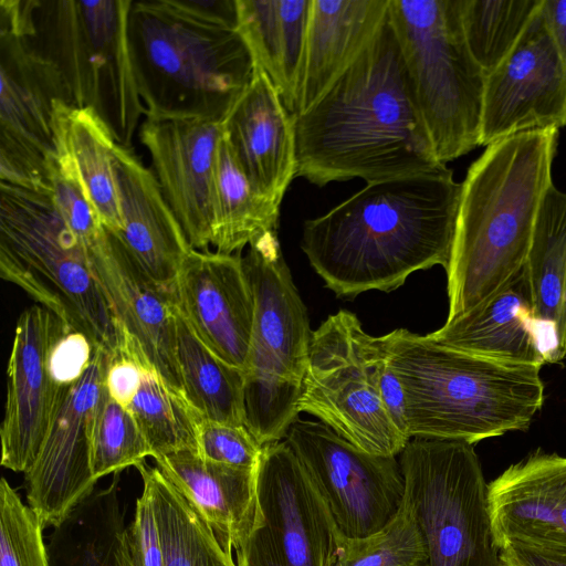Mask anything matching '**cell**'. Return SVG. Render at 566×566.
<instances>
[{
	"instance_id": "6da1fadb",
	"label": "cell",
	"mask_w": 566,
	"mask_h": 566,
	"mask_svg": "<svg viewBox=\"0 0 566 566\" xmlns=\"http://www.w3.org/2000/svg\"><path fill=\"white\" fill-rule=\"evenodd\" d=\"M292 119L296 177L318 187L446 166L422 118L389 8L353 64Z\"/></svg>"
},
{
	"instance_id": "7a4b0ae2",
	"label": "cell",
	"mask_w": 566,
	"mask_h": 566,
	"mask_svg": "<svg viewBox=\"0 0 566 566\" xmlns=\"http://www.w3.org/2000/svg\"><path fill=\"white\" fill-rule=\"evenodd\" d=\"M461 188L447 166L367 182L306 220L301 248L338 297L391 292L413 272L447 269Z\"/></svg>"
},
{
	"instance_id": "3957f363",
	"label": "cell",
	"mask_w": 566,
	"mask_h": 566,
	"mask_svg": "<svg viewBox=\"0 0 566 566\" xmlns=\"http://www.w3.org/2000/svg\"><path fill=\"white\" fill-rule=\"evenodd\" d=\"M558 132L503 138L469 167L446 269V322L493 297L523 272L542 200L553 184Z\"/></svg>"
},
{
	"instance_id": "277c9868",
	"label": "cell",
	"mask_w": 566,
	"mask_h": 566,
	"mask_svg": "<svg viewBox=\"0 0 566 566\" xmlns=\"http://www.w3.org/2000/svg\"><path fill=\"white\" fill-rule=\"evenodd\" d=\"M380 337L402 386L410 439L474 444L526 430L542 409V366L474 356L406 328Z\"/></svg>"
},
{
	"instance_id": "5b68a950",
	"label": "cell",
	"mask_w": 566,
	"mask_h": 566,
	"mask_svg": "<svg viewBox=\"0 0 566 566\" xmlns=\"http://www.w3.org/2000/svg\"><path fill=\"white\" fill-rule=\"evenodd\" d=\"M129 54L146 118L221 123L254 74L237 28L186 8L180 0H134Z\"/></svg>"
},
{
	"instance_id": "8992f818",
	"label": "cell",
	"mask_w": 566,
	"mask_h": 566,
	"mask_svg": "<svg viewBox=\"0 0 566 566\" xmlns=\"http://www.w3.org/2000/svg\"><path fill=\"white\" fill-rule=\"evenodd\" d=\"M0 275L83 333L111 357L124 347L120 324L98 283L85 244L50 192L0 182Z\"/></svg>"
},
{
	"instance_id": "52a82bcc",
	"label": "cell",
	"mask_w": 566,
	"mask_h": 566,
	"mask_svg": "<svg viewBox=\"0 0 566 566\" xmlns=\"http://www.w3.org/2000/svg\"><path fill=\"white\" fill-rule=\"evenodd\" d=\"M242 263L255 303L244 368L245 426L263 447L282 441L298 418L313 332L277 231L251 241Z\"/></svg>"
},
{
	"instance_id": "ba28073f",
	"label": "cell",
	"mask_w": 566,
	"mask_h": 566,
	"mask_svg": "<svg viewBox=\"0 0 566 566\" xmlns=\"http://www.w3.org/2000/svg\"><path fill=\"white\" fill-rule=\"evenodd\" d=\"M130 7V0H34L29 34L60 72L73 106L93 109L126 148L144 113L128 48Z\"/></svg>"
},
{
	"instance_id": "9c48e42d",
	"label": "cell",
	"mask_w": 566,
	"mask_h": 566,
	"mask_svg": "<svg viewBox=\"0 0 566 566\" xmlns=\"http://www.w3.org/2000/svg\"><path fill=\"white\" fill-rule=\"evenodd\" d=\"M416 98L446 165L480 146L485 73L462 30L459 0H390Z\"/></svg>"
},
{
	"instance_id": "30bf717a",
	"label": "cell",
	"mask_w": 566,
	"mask_h": 566,
	"mask_svg": "<svg viewBox=\"0 0 566 566\" xmlns=\"http://www.w3.org/2000/svg\"><path fill=\"white\" fill-rule=\"evenodd\" d=\"M405 499L424 543V566H502L473 444L412 438L400 453Z\"/></svg>"
},
{
	"instance_id": "8fae6325",
	"label": "cell",
	"mask_w": 566,
	"mask_h": 566,
	"mask_svg": "<svg viewBox=\"0 0 566 566\" xmlns=\"http://www.w3.org/2000/svg\"><path fill=\"white\" fill-rule=\"evenodd\" d=\"M387 364L381 337L367 334L346 310L329 315L312 333L306 373L297 403L359 449L400 454L410 439L389 416L380 394Z\"/></svg>"
},
{
	"instance_id": "7c38bea8",
	"label": "cell",
	"mask_w": 566,
	"mask_h": 566,
	"mask_svg": "<svg viewBox=\"0 0 566 566\" xmlns=\"http://www.w3.org/2000/svg\"><path fill=\"white\" fill-rule=\"evenodd\" d=\"M339 532L303 464L284 441L262 447L254 514L237 566H335Z\"/></svg>"
},
{
	"instance_id": "4fadbf2b",
	"label": "cell",
	"mask_w": 566,
	"mask_h": 566,
	"mask_svg": "<svg viewBox=\"0 0 566 566\" xmlns=\"http://www.w3.org/2000/svg\"><path fill=\"white\" fill-rule=\"evenodd\" d=\"M0 179L17 187L51 192L57 163L54 107L73 106L53 63L29 34L0 25Z\"/></svg>"
},
{
	"instance_id": "5bb4252c",
	"label": "cell",
	"mask_w": 566,
	"mask_h": 566,
	"mask_svg": "<svg viewBox=\"0 0 566 566\" xmlns=\"http://www.w3.org/2000/svg\"><path fill=\"white\" fill-rule=\"evenodd\" d=\"M285 441L324 499L340 535H370L401 507L406 488L396 457L366 452L321 421L300 418Z\"/></svg>"
},
{
	"instance_id": "9a60e30c",
	"label": "cell",
	"mask_w": 566,
	"mask_h": 566,
	"mask_svg": "<svg viewBox=\"0 0 566 566\" xmlns=\"http://www.w3.org/2000/svg\"><path fill=\"white\" fill-rule=\"evenodd\" d=\"M541 7L512 51L485 77L480 146L566 126V65Z\"/></svg>"
},
{
	"instance_id": "2e32d148",
	"label": "cell",
	"mask_w": 566,
	"mask_h": 566,
	"mask_svg": "<svg viewBox=\"0 0 566 566\" xmlns=\"http://www.w3.org/2000/svg\"><path fill=\"white\" fill-rule=\"evenodd\" d=\"M66 324L41 305L18 318L7 368V400L0 429L1 464L28 472L35 462L51 424L71 388L57 385L49 357Z\"/></svg>"
},
{
	"instance_id": "e0dca14e",
	"label": "cell",
	"mask_w": 566,
	"mask_h": 566,
	"mask_svg": "<svg viewBox=\"0 0 566 566\" xmlns=\"http://www.w3.org/2000/svg\"><path fill=\"white\" fill-rule=\"evenodd\" d=\"M111 358L95 348L87 370L61 405L35 462L24 473L28 505L44 527L59 525L96 489L92 431Z\"/></svg>"
},
{
	"instance_id": "ac0fdd59",
	"label": "cell",
	"mask_w": 566,
	"mask_h": 566,
	"mask_svg": "<svg viewBox=\"0 0 566 566\" xmlns=\"http://www.w3.org/2000/svg\"><path fill=\"white\" fill-rule=\"evenodd\" d=\"M94 274L120 324L125 346L142 356L184 398L177 356V302L103 226L86 245ZM185 399V398H184Z\"/></svg>"
},
{
	"instance_id": "d6986e66",
	"label": "cell",
	"mask_w": 566,
	"mask_h": 566,
	"mask_svg": "<svg viewBox=\"0 0 566 566\" xmlns=\"http://www.w3.org/2000/svg\"><path fill=\"white\" fill-rule=\"evenodd\" d=\"M221 123L201 118H146L140 143L161 192L192 249L212 241L214 178Z\"/></svg>"
},
{
	"instance_id": "ffe728a7",
	"label": "cell",
	"mask_w": 566,
	"mask_h": 566,
	"mask_svg": "<svg viewBox=\"0 0 566 566\" xmlns=\"http://www.w3.org/2000/svg\"><path fill=\"white\" fill-rule=\"evenodd\" d=\"M175 295L199 339L244 373L255 303L240 253L191 249L180 268Z\"/></svg>"
},
{
	"instance_id": "44dd1931",
	"label": "cell",
	"mask_w": 566,
	"mask_h": 566,
	"mask_svg": "<svg viewBox=\"0 0 566 566\" xmlns=\"http://www.w3.org/2000/svg\"><path fill=\"white\" fill-rule=\"evenodd\" d=\"M499 551L566 549V457L535 450L489 483Z\"/></svg>"
},
{
	"instance_id": "7402d4cb",
	"label": "cell",
	"mask_w": 566,
	"mask_h": 566,
	"mask_svg": "<svg viewBox=\"0 0 566 566\" xmlns=\"http://www.w3.org/2000/svg\"><path fill=\"white\" fill-rule=\"evenodd\" d=\"M122 230L116 234L145 273L175 294L176 281L192 249L167 203L154 172L130 148L113 153Z\"/></svg>"
},
{
	"instance_id": "603a6c76",
	"label": "cell",
	"mask_w": 566,
	"mask_h": 566,
	"mask_svg": "<svg viewBox=\"0 0 566 566\" xmlns=\"http://www.w3.org/2000/svg\"><path fill=\"white\" fill-rule=\"evenodd\" d=\"M221 127L253 187L281 205L296 177L293 119L276 87L259 66Z\"/></svg>"
},
{
	"instance_id": "cb8c5ba5",
	"label": "cell",
	"mask_w": 566,
	"mask_h": 566,
	"mask_svg": "<svg viewBox=\"0 0 566 566\" xmlns=\"http://www.w3.org/2000/svg\"><path fill=\"white\" fill-rule=\"evenodd\" d=\"M390 0H311L305 50L292 115L308 108L359 56Z\"/></svg>"
},
{
	"instance_id": "d4e9b609",
	"label": "cell",
	"mask_w": 566,
	"mask_h": 566,
	"mask_svg": "<svg viewBox=\"0 0 566 566\" xmlns=\"http://www.w3.org/2000/svg\"><path fill=\"white\" fill-rule=\"evenodd\" d=\"M155 462L232 557V551L240 546L252 524L256 468L213 462L190 450L157 457Z\"/></svg>"
},
{
	"instance_id": "484cf974",
	"label": "cell",
	"mask_w": 566,
	"mask_h": 566,
	"mask_svg": "<svg viewBox=\"0 0 566 566\" xmlns=\"http://www.w3.org/2000/svg\"><path fill=\"white\" fill-rule=\"evenodd\" d=\"M427 336L446 347L492 360L545 364L523 272L493 297Z\"/></svg>"
},
{
	"instance_id": "4316f807",
	"label": "cell",
	"mask_w": 566,
	"mask_h": 566,
	"mask_svg": "<svg viewBox=\"0 0 566 566\" xmlns=\"http://www.w3.org/2000/svg\"><path fill=\"white\" fill-rule=\"evenodd\" d=\"M523 274L543 359L559 361L566 339V192L554 184L542 200Z\"/></svg>"
},
{
	"instance_id": "83f0119b",
	"label": "cell",
	"mask_w": 566,
	"mask_h": 566,
	"mask_svg": "<svg viewBox=\"0 0 566 566\" xmlns=\"http://www.w3.org/2000/svg\"><path fill=\"white\" fill-rule=\"evenodd\" d=\"M311 0H237L238 31L285 107H295Z\"/></svg>"
},
{
	"instance_id": "f1b7e54d",
	"label": "cell",
	"mask_w": 566,
	"mask_h": 566,
	"mask_svg": "<svg viewBox=\"0 0 566 566\" xmlns=\"http://www.w3.org/2000/svg\"><path fill=\"white\" fill-rule=\"evenodd\" d=\"M57 150L67 156L88 200L105 228L122 230L113 153L117 145L106 124L91 108L63 101L54 107Z\"/></svg>"
},
{
	"instance_id": "f546056e",
	"label": "cell",
	"mask_w": 566,
	"mask_h": 566,
	"mask_svg": "<svg viewBox=\"0 0 566 566\" xmlns=\"http://www.w3.org/2000/svg\"><path fill=\"white\" fill-rule=\"evenodd\" d=\"M119 472L95 489L56 526L46 545L50 566H122L125 530L118 500Z\"/></svg>"
},
{
	"instance_id": "4dcf8cb0",
	"label": "cell",
	"mask_w": 566,
	"mask_h": 566,
	"mask_svg": "<svg viewBox=\"0 0 566 566\" xmlns=\"http://www.w3.org/2000/svg\"><path fill=\"white\" fill-rule=\"evenodd\" d=\"M176 316L177 356L186 402L202 419L245 426L243 370L213 354L178 306Z\"/></svg>"
},
{
	"instance_id": "1f68e13d",
	"label": "cell",
	"mask_w": 566,
	"mask_h": 566,
	"mask_svg": "<svg viewBox=\"0 0 566 566\" xmlns=\"http://www.w3.org/2000/svg\"><path fill=\"white\" fill-rule=\"evenodd\" d=\"M280 206L253 187L222 134L217 149L214 178L211 245L216 252L240 253L256 237L277 231Z\"/></svg>"
},
{
	"instance_id": "d6a6232c",
	"label": "cell",
	"mask_w": 566,
	"mask_h": 566,
	"mask_svg": "<svg viewBox=\"0 0 566 566\" xmlns=\"http://www.w3.org/2000/svg\"><path fill=\"white\" fill-rule=\"evenodd\" d=\"M151 493L164 566H237L207 522L157 467H135Z\"/></svg>"
},
{
	"instance_id": "836d02e7",
	"label": "cell",
	"mask_w": 566,
	"mask_h": 566,
	"mask_svg": "<svg viewBox=\"0 0 566 566\" xmlns=\"http://www.w3.org/2000/svg\"><path fill=\"white\" fill-rule=\"evenodd\" d=\"M140 365L142 382L127 408L149 444L153 458L181 450L199 453L200 417L151 366Z\"/></svg>"
},
{
	"instance_id": "e575fe53",
	"label": "cell",
	"mask_w": 566,
	"mask_h": 566,
	"mask_svg": "<svg viewBox=\"0 0 566 566\" xmlns=\"http://www.w3.org/2000/svg\"><path fill=\"white\" fill-rule=\"evenodd\" d=\"M543 0H459L468 48L485 75L515 46Z\"/></svg>"
},
{
	"instance_id": "d590c367",
	"label": "cell",
	"mask_w": 566,
	"mask_h": 566,
	"mask_svg": "<svg viewBox=\"0 0 566 566\" xmlns=\"http://www.w3.org/2000/svg\"><path fill=\"white\" fill-rule=\"evenodd\" d=\"M153 457L136 420L127 407L102 387L91 442V469L95 480L136 467Z\"/></svg>"
},
{
	"instance_id": "8d00e7d4",
	"label": "cell",
	"mask_w": 566,
	"mask_h": 566,
	"mask_svg": "<svg viewBox=\"0 0 566 566\" xmlns=\"http://www.w3.org/2000/svg\"><path fill=\"white\" fill-rule=\"evenodd\" d=\"M427 553L406 499L379 531L349 538L339 534L335 566H424Z\"/></svg>"
},
{
	"instance_id": "74e56055",
	"label": "cell",
	"mask_w": 566,
	"mask_h": 566,
	"mask_svg": "<svg viewBox=\"0 0 566 566\" xmlns=\"http://www.w3.org/2000/svg\"><path fill=\"white\" fill-rule=\"evenodd\" d=\"M38 514L23 504L2 478L0 482V566H50Z\"/></svg>"
},
{
	"instance_id": "f35d334b",
	"label": "cell",
	"mask_w": 566,
	"mask_h": 566,
	"mask_svg": "<svg viewBox=\"0 0 566 566\" xmlns=\"http://www.w3.org/2000/svg\"><path fill=\"white\" fill-rule=\"evenodd\" d=\"M199 453L202 458L228 465L256 468L262 446L245 426H231L199 418Z\"/></svg>"
},
{
	"instance_id": "ab89813d",
	"label": "cell",
	"mask_w": 566,
	"mask_h": 566,
	"mask_svg": "<svg viewBox=\"0 0 566 566\" xmlns=\"http://www.w3.org/2000/svg\"><path fill=\"white\" fill-rule=\"evenodd\" d=\"M122 566H164L157 518L150 490L143 484L135 514L120 538Z\"/></svg>"
},
{
	"instance_id": "60d3db41",
	"label": "cell",
	"mask_w": 566,
	"mask_h": 566,
	"mask_svg": "<svg viewBox=\"0 0 566 566\" xmlns=\"http://www.w3.org/2000/svg\"><path fill=\"white\" fill-rule=\"evenodd\" d=\"M94 352L95 347L86 335L67 331L50 353L49 367L54 381L72 388L87 370Z\"/></svg>"
},
{
	"instance_id": "b9f144b4",
	"label": "cell",
	"mask_w": 566,
	"mask_h": 566,
	"mask_svg": "<svg viewBox=\"0 0 566 566\" xmlns=\"http://www.w3.org/2000/svg\"><path fill=\"white\" fill-rule=\"evenodd\" d=\"M142 382V365L123 347L111 358L105 376V386L113 399L128 407Z\"/></svg>"
},
{
	"instance_id": "7bdbcfd3",
	"label": "cell",
	"mask_w": 566,
	"mask_h": 566,
	"mask_svg": "<svg viewBox=\"0 0 566 566\" xmlns=\"http://www.w3.org/2000/svg\"><path fill=\"white\" fill-rule=\"evenodd\" d=\"M380 394L382 402L399 431L410 439L408 433L406 402L399 378L391 369L388 360L380 374Z\"/></svg>"
},
{
	"instance_id": "ee69618b",
	"label": "cell",
	"mask_w": 566,
	"mask_h": 566,
	"mask_svg": "<svg viewBox=\"0 0 566 566\" xmlns=\"http://www.w3.org/2000/svg\"><path fill=\"white\" fill-rule=\"evenodd\" d=\"M502 566H566V549L506 547L500 551Z\"/></svg>"
},
{
	"instance_id": "f6af8a7d",
	"label": "cell",
	"mask_w": 566,
	"mask_h": 566,
	"mask_svg": "<svg viewBox=\"0 0 566 566\" xmlns=\"http://www.w3.org/2000/svg\"><path fill=\"white\" fill-rule=\"evenodd\" d=\"M541 9L554 45L566 65V0H543Z\"/></svg>"
},
{
	"instance_id": "bcb514c9",
	"label": "cell",
	"mask_w": 566,
	"mask_h": 566,
	"mask_svg": "<svg viewBox=\"0 0 566 566\" xmlns=\"http://www.w3.org/2000/svg\"><path fill=\"white\" fill-rule=\"evenodd\" d=\"M563 354H564V356L566 357V339H565V344H564Z\"/></svg>"
}]
</instances>
